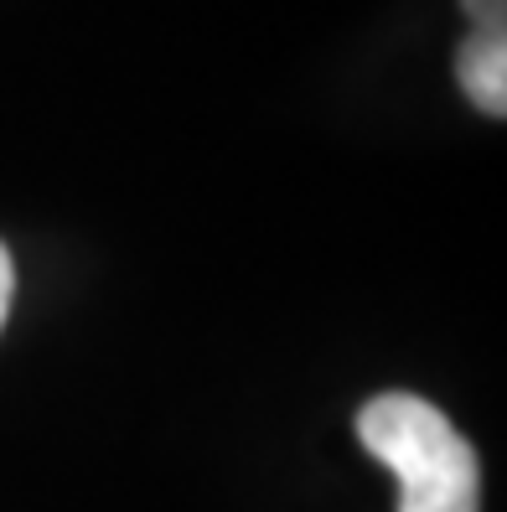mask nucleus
<instances>
[{
    "label": "nucleus",
    "instance_id": "obj_1",
    "mask_svg": "<svg viewBox=\"0 0 507 512\" xmlns=\"http://www.w3.org/2000/svg\"><path fill=\"white\" fill-rule=\"evenodd\" d=\"M357 440L399 476V512L482 507V466L471 440L420 394H378L363 404Z\"/></svg>",
    "mask_w": 507,
    "mask_h": 512
},
{
    "label": "nucleus",
    "instance_id": "obj_2",
    "mask_svg": "<svg viewBox=\"0 0 507 512\" xmlns=\"http://www.w3.org/2000/svg\"><path fill=\"white\" fill-rule=\"evenodd\" d=\"M456 73H461L466 99L482 114L492 119L507 114V37L502 32H471L456 57Z\"/></svg>",
    "mask_w": 507,
    "mask_h": 512
},
{
    "label": "nucleus",
    "instance_id": "obj_3",
    "mask_svg": "<svg viewBox=\"0 0 507 512\" xmlns=\"http://www.w3.org/2000/svg\"><path fill=\"white\" fill-rule=\"evenodd\" d=\"M471 16V32H502L507 21V0H461Z\"/></svg>",
    "mask_w": 507,
    "mask_h": 512
},
{
    "label": "nucleus",
    "instance_id": "obj_4",
    "mask_svg": "<svg viewBox=\"0 0 507 512\" xmlns=\"http://www.w3.org/2000/svg\"><path fill=\"white\" fill-rule=\"evenodd\" d=\"M11 295H16V264H11L6 244H0V326H6V311H11Z\"/></svg>",
    "mask_w": 507,
    "mask_h": 512
}]
</instances>
